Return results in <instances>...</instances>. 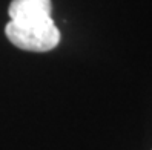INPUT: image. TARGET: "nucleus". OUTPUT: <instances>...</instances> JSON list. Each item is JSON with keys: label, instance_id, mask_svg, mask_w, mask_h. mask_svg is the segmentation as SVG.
Returning <instances> with one entry per match:
<instances>
[{"label": "nucleus", "instance_id": "f257e3e1", "mask_svg": "<svg viewBox=\"0 0 152 150\" xmlns=\"http://www.w3.org/2000/svg\"><path fill=\"white\" fill-rule=\"evenodd\" d=\"M51 0H11L5 34L14 46L29 52H48L58 46L60 31L52 20Z\"/></svg>", "mask_w": 152, "mask_h": 150}]
</instances>
